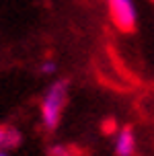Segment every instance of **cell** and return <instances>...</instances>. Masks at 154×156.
Listing matches in <instances>:
<instances>
[{"mask_svg": "<svg viewBox=\"0 0 154 156\" xmlns=\"http://www.w3.org/2000/svg\"><path fill=\"white\" fill-rule=\"evenodd\" d=\"M68 101V82L66 80H56L47 86V90L41 97V123L47 132H54L60 125L62 113Z\"/></svg>", "mask_w": 154, "mask_h": 156, "instance_id": "obj_1", "label": "cell"}, {"mask_svg": "<svg viewBox=\"0 0 154 156\" xmlns=\"http://www.w3.org/2000/svg\"><path fill=\"white\" fill-rule=\"evenodd\" d=\"M109 10H111V19L119 31L130 33L136 29V21H138V12H136V4L134 0H107Z\"/></svg>", "mask_w": 154, "mask_h": 156, "instance_id": "obj_2", "label": "cell"}, {"mask_svg": "<svg viewBox=\"0 0 154 156\" xmlns=\"http://www.w3.org/2000/svg\"><path fill=\"white\" fill-rule=\"evenodd\" d=\"M134 152H136V133L131 127H121L115 136V154L134 156Z\"/></svg>", "mask_w": 154, "mask_h": 156, "instance_id": "obj_3", "label": "cell"}, {"mask_svg": "<svg viewBox=\"0 0 154 156\" xmlns=\"http://www.w3.org/2000/svg\"><path fill=\"white\" fill-rule=\"evenodd\" d=\"M21 142V133L16 132L15 127H8V125H0V148H15Z\"/></svg>", "mask_w": 154, "mask_h": 156, "instance_id": "obj_4", "label": "cell"}, {"mask_svg": "<svg viewBox=\"0 0 154 156\" xmlns=\"http://www.w3.org/2000/svg\"><path fill=\"white\" fill-rule=\"evenodd\" d=\"M49 156H78V152L70 146H62V144H56L49 148Z\"/></svg>", "mask_w": 154, "mask_h": 156, "instance_id": "obj_5", "label": "cell"}, {"mask_svg": "<svg viewBox=\"0 0 154 156\" xmlns=\"http://www.w3.org/2000/svg\"><path fill=\"white\" fill-rule=\"evenodd\" d=\"M39 72H41L43 76H49V74H54V72H56V64L52 62V60H47V62H43V64H41Z\"/></svg>", "mask_w": 154, "mask_h": 156, "instance_id": "obj_6", "label": "cell"}, {"mask_svg": "<svg viewBox=\"0 0 154 156\" xmlns=\"http://www.w3.org/2000/svg\"><path fill=\"white\" fill-rule=\"evenodd\" d=\"M0 156H8V154H6V150H4V148H0Z\"/></svg>", "mask_w": 154, "mask_h": 156, "instance_id": "obj_7", "label": "cell"}]
</instances>
